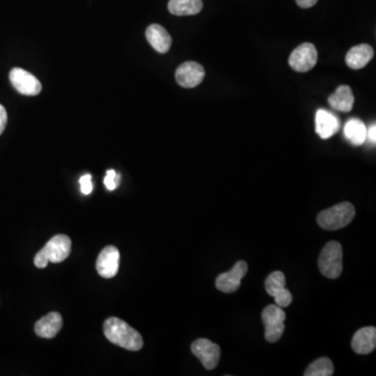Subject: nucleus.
<instances>
[{"mask_svg":"<svg viewBox=\"0 0 376 376\" xmlns=\"http://www.w3.org/2000/svg\"><path fill=\"white\" fill-rule=\"evenodd\" d=\"M63 326V319L59 313H49V315L39 320L35 325V332L40 338L53 339Z\"/></svg>","mask_w":376,"mask_h":376,"instance_id":"15","label":"nucleus"},{"mask_svg":"<svg viewBox=\"0 0 376 376\" xmlns=\"http://www.w3.org/2000/svg\"><path fill=\"white\" fill-rule=\"evenodd\" d=\"M106 338L113 344L130 351H138L144 346L142 334L119 318H109L104 323Z\"/></svg>","mask_w":376,"mask_h":376,"instance_id":"1","label":"nucleus"},{"mask_svg":"<svg viewBox=\"0 0 376 376\" xmlns=\"http://www.w3.org/2000/svg\"><path fill=\"white\" fill-rule=\"evenodd\" d=\"M353 351L357 354H369L376 347L375 327H364L357 330L351 343Z\"/></svg>","mask_w":376,"mask_h":376,"instance_id":"14","label":"nucleus"},{"mask_svg":"<svg viewBox=\"0 0 376 376\" xmlns=\"http://www.w3.org/2000/svg\"><path fill=\"white\" fill-rule=\"evenodd\" d=\"M376 127L375 123H373V125L370 127V129L367 131V137L369 138L370 140H371L373 144H375L376 142Z\"/></svg>","mask_w":376,"mask_h":376,"instance_id":"26","label":"nucleus"},{"mask_svg":"<svg viewBox=\"0 0 376 376\" xmlns=\"http://www.w3.org/2000/svg\"><path fill=\"white\" fill-rule=\"evenodd\" d=\"M8 123V114L6 111L5 107L3 105H0V135L5 131L6 127H7Z\"/></svg>","mask_w":376,"mask_h":376,"instance_id":"24","label":"nucleus"},{"mask_svg":"<svg viewBox=\"0 0 376 376\" xmlns=\"http://www.w3.org/2000/svg\"><path fill=\"white\" fill-rule=\"evenodd\" d=\"M345 136L353 146H361L367 139L365 123L359 119H350L344 128Z\"/></svg>","mask_w":376,"mask_h":376,"instance_id":"20","label":"nucleus"},{"mask_svg":"<svg viewBox=\"0 0 376 376\" xmlns=\"http://www.w3.org/2000/svg\"><path fill=\"white\" fill-rule=\"evenodd\" d=\"M191 351L207 370H214L221 357V348L207 339H198L191 344Z\"/></svg>","mask_w":376,"mask_h":376,"instance_id":"9","label":"nucleus"},{"mask_svg":"<svg viewBox=\"0 0 376 376\" xmlns=\"http://www.w3.org/2000/svg\"><path fill=\"white\" fill-rule=\"evenodd\" d=\"M121 182V175H117L113 169H109L105 177L104 183L109 191H114Z\"/></svg>","mask_w":376,"mask_h":376,"instance_id":"22","label":"nucleus"},{"mask_svg":"<svg viewBox=\"0 0 376 376\" xmlns=\"http://www.w3.org/2000/svg\"><path fill=\"white\" fill-rule=\"evenodd\" d=\"M202 9V0H169V11L176 16L197 15Z\"/></svg>","mask_w":376,"mask_h":376,"instance_id":"19","label":"nucleus"},{"mask_svg":"<svg viewBox=\"0 0 376 376\" xmlns=\"http://www.w3.org/2000/svg\"><path fill=\"white\" fill-rule=\"evenodd\" d=\"M121 262V254L114 246L105 248L96 260V270L103 278L110 279L117 276Z\"/></svg>","mask_w":376,"mask_h":376,"instance_id":"12","label":"nucleus"},{"mask_svg":"<svg viewBox=\"0 0 376 376\" xmlns=\"http://www.w3.org/2000/svg\"><path fill=\"white\" fill-rule=\"evenodd\" d=\"M341 128L340 119L334 113L319 109L316 114V132L322 139H328L338 133Z\"/></svg>","mask_w":376,"mask_h":376,"instance_id":"13","label":"nucleus"},{"mask_svg":"<svg viewBox=\"0 0 376 376\" xmlns=\"http://www.w3.org/2000/svg\"><path fill=\"white\" fill-rule=\"evenodd\" d=\"M205 78V69L197 62H185L178 67L176 80L183 88H195Z\"/></svg>","mask_w":376,"mask_h":376,"instance_id":"11","label":"nucleus"},{"mask_svg":"<svg viewBox=\"0 0 376 376\" xmlns=\"http://www.w3.org/2000/svg\"><path fill=\"white\" fill-rule=\"evenodd\" d=\"M296 3L302 9H309L318 3V0H296Z\"/></svg>","mask_w":376,"mask_h":376,"instance_id":"25","label":"nucleus"},{"mask_svg":"<svg viewBox=\"0 0 376 376\" xmlns=\"http://www.w3.org/2000/svg\"><path fill=\"white\" fill-rule=\"evenodd\" d=\"M334 374V365L328 357H321L311 363L307 370L305 376H332Z\"/></svg>","mask_w":376,"mask_h":376,"instance_id":"21","label":"nucleus"},{"mask_svg":"<svg viewBox=\"0 0 376 376\" xmlns=\"http://www.w3.org/2000/svg\"><path fill=\"white\" fill-rule=\"evenodd\" d=\"M328 103L334 110L341 112H350L354 104V96L350 87L347 85L339 86L328 98Z\"/></svg>","mask_w":376,"mask_h":376,"instance_id":"17","label":"nucleus"},{"mask_svg":"<svg viewBox=\"0 0 376 376\" xmlns=\"http://www.w3.org/2000/svg\"><path fill=\"white\" fill-rule=\"evenodd\" d=\"M71 252V239L67 235L58 234L51 237L46 245L35 256V266L46 268L49 262L59 264L64 262Z\"/></svg>","mask_w":376,"mask_h":376,"instance_id":"2","label":"nucleus"},{"mask_svg":"<svg viewBox=\"0 0 376 376\" xmlns=\"http://www.w3.org/2000/svg\"><path fill=\"white\" fill-rule=\"evenodd\" d=\"M374 57V51L369 44H359L353 46L346 55V64L351 69H361L365 67L372 58Z\"/></svg>","mask_w":376,"mask_h":376,"instance_id":"18","label":"nucleus"},{"mask_svg":"<svg viewBox=\"0 0 376 376\" xmlns=\"http://www.w3.org/2000/svg\"><path fill=\"white\" fill-rule=\"evenodd\" d=\"M10 80L14 88L24 96H38L42 85L36 76L22 68H13L10 72Z\"/></svg>","mask_w":376,"mask_h":376,"instance_id":"8","label":"nucleus"},{"mask_svg":"<svg viewBox=\"0 0 376 376\" xmlns=\"http://www.w3.org/2000/svg\"><path fill=\"white\" fill-rule=\"evenodd\" d=\"M354 216V206L348 202H343L320 212L317 222L324 230L336 231L350 224Z\"/></svg>","mask_w":376,"mask_h":376,"instance_id":"3","label":"nucleus"},{"mask_svg":"<svg viewBox=\"0 0 376 376\" xmlns=\"http://www.w3.org/2000/svg\"><path fill=\"white\" fill-rule=\"evenodd\" d=\"M248 272L247 262L241 260L234 264L228 272L219 275L216 280V287L221 292L230 294L239 290L241 287V279L245 277Z\"/></svg>","mask_w":376,"mask_h":376,"instance_id":"10","label":"nucleus"},{"mask_svg":"<svg viewBox=\"0 0 376 376\" xmlns=\"http://www.w3.org/2000/svg\"><path fill=\"white\" fill-rule=\"evenodd\" d=\"M318 53L315 45L303 43L291 53L289 64L298 72H307L313 69L317 64Z\"/></svg>","mask_w":376,"mask_h":376,"instance_id":"7","label":"nucleus"},{"mask_svg":"<svg viewBox=\"0 0 376 376\" xmlns=\"http://www.w3.org/2000/svg\"><path fill=\"white\" fill-rule=\"evenodd\" d=\"M146 39L153 49L158 53H165L171 46V37L163 26L159 24H151L146 32Z\"/></svg>","mask_w":376,"mask_h":376,"instance_id":"16","label":"nucleus"},{"mask_svg":"<svg viewBox=\"0 0 376 376\" xmlns=\"http://www.w3.org/2000/svg\"><path fill=\"white\" fill-rule=\"evenodd\" d=\"M262 322L264 324V336L266 340L270 343H276L280 340L284 334L286 326L287 315L282 307L278 305H268L262 313Z\"/></svg>","mask_w":376,"mask_h":376,"instance_id":"5","label":"nucleus"},{"mask_svg":"<svg viewBox=\"0 0 376 376\" xmlns=\"http://www.w3.org/2000/svg\"><path fill=\"white\" fill-rule=\"evenodd\" d=\"M286 276L280 271L271 273L264 282L266 293L274 297L276 305L280 307H288L293 301L292 293L286 288Z\"/></svg>","mask_w":376,"mask_h":376,"instance_id":"6","label":"nucleus"},{"mask_svg":"<svg viewBox=\"0 0 376 376\" xmlns=\"http://www.w3.org/2000/svg\"><path fill=\"white\" fill-rule=\"evenodd\" d=\"M91 179H92L91 175L83 176L80 179V191H82V193L84 194V195H90V194L92 193L93 185L92 180Z\"/></svg>","mask_w":376,"mask_h":376,"instance_id":"23","label":"nucleus"},{"mask_svg":"<svg viewBox=\"0 0 376 376\" xmlns=\"http://www.w3.org/2000/svg\"><path fill=\"white\" fill-rule=\"evenodd\" d=\"M319 268L322 275L330 279H336L343 271L342 246L338 241H330L322 249L319 256Z\"/></svg>","mask_w":376,"mask_h":376,"instance_id":"4","label":"nucleus"}]
</instances>
